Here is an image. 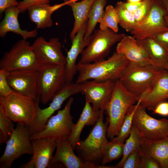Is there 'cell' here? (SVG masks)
<instances>
[{"label": "cell", "mask_w": 168, "mask_h": 168, "mask_svg": "<svg viewBox=\"0 0 168 168\" xmlns=\"http://www.w3.org/2000/svg\"><path fill=\"white\" fill-rule=\"evenodd\" d=\"M130 62L123 54L116 51L106 60L84 64L78 63L76 67L78 75L75 82L82 84L90 79L116 81L119 79Z\"/></svg>", "instance_id": "obj_1"}, {"label": "cell", "mask_w": 168, "mask_h": 168, "mask_svg": "<svg viewBox=\"0 0 168 168\" xmlns=\"http://www.w3.org/2000/svg\"><path fill=\"white\" fill-rule=\"evenodd\" d=\"M139 100L127 90L119 80L115 81L111 97L103 109L108 117L107 137L111 140L118 135L128 110Z\"/></svg>", "instance_id": "obj_2"}, {"label": "cell", "mask_w": 168, "mask_h": 168, "mask_svg": "<svg viewBox=\"0 0 168 168\" xmlns=\"http://www.w3.org/2000/svg\"><path fill=\"white\" fill-rule=\"evenodd\" d=\"M160 68L152 63L130 62L119 80L129 92L142 100L151 89Z\"/></svg>", "instance_id": "obj_3"}, {"label": "cell", "mask_w": 168, "mask_h": 168, "mask_svg": "<svg viewBox=\"0 0 168 168\" xmlns=\"http://www.w3.org/2000/svg\"><path fill=\"white\" fill-rule=\"evenodd\" d=\"M104 111L100 114L89 135L84 140L77 144L75 149L78 156L84 162L96 165L97 168H106L101 165L102 160V148L108 141L106 134L108 122H104Z\"/></svg>", "instance_id": "obj_4"}, {"label": "cell", "mask_w": 168, "mask_h": 168, "mask_svg": "<svg viewBox=\"0 0 168 168\" xmlns=\"http://www.w3.org/2000/svg\"><path fill=\"white\" fill-rule=\"evenodd\" d=\"M14 91L5 97H0V108L5 115L13 122L29 126L35 114L37 102Z\"/></svg>", "instance_id": "obj_5"}, {"label": "cell", "mask_w": 168, "mask_h": 168, "mask_svg": "<svg viewBox=\"0 0 168 168\" xmlns=\"http://www.w3.org/2000/svg\"><path fill=\"white\" fill-rule=\"evenodd\" d=\"M125 35L118 33L108 28L104 30H95L91 36L89 43L81 53L78 63L84 64L99 61L104 59L111 47L119 42Z\"/></svg>", "instance_id": "obj_6"}, {"label": "cell", "mask_w": 168, "mask_h": 168, "mask_svg": "<svg viewBox=\"0 0 168 168\" xmlns=\"http://www.w3.org/2000/svg\"><path fill=\"white\" fill-rule=\"evenodd\" d=\"M37 89L43 105L51 100L66 83L64 66L53 63L40 64L38 69Z\"/></svg>", "instance_id": "obj_7"}, {"label": "cell", "mask_w": 168, "mask_h": 168, "mask_svg": "<svg viewBox=\"0 0 168 168\" xmlns=\"http://www.w3.org/2000/svg\"><path fill=\"white\" fill-rule=\"evenodd\" d=\"M39 63L31 45L26 40L17 41L0 61V69L7 72L24 69H39Z\"/></svg>", "instance_id": "obj_8"}, {"label": "cell", "mask_w": 168, "mask_h": 168, "mask_svg": "<svg viewBox=\"0 0 168 168\" xmlns=\"http://www.w3.org/2000/svg\"><path fill=\"white\" fill-rule=\"evenodd\" d=\"M30 136L28 126L17 123L0 158V168H11L13 162L22 155L33 154Z\"/></svg>", "instance_id": "obj_9"}, {"label": "cell", "mask_w": 168, "mask_h": 168, "mask_svg": "<svg viewBox=\"0 0 168 168\" xmlns=\"http://www.w3.org/2000/svg\"><path fill=\"white\" fill-rule=\"evenodd\" d=\"M82 89V84L72 82L66 83L55 95L48 107L41 109L39 106L40 101H38L35 117L29 126L30 136L43 130L48 120L54 112L60 109L64 101L72 96L81 92Z\"/></svg>", "instance_id": "obj_10"}, {"label": "cell", "mask_w": 168, "mask_h": 168, "mask_svg": "<svg viewBox=\"0 0 168 168\" xmlns=\"http://www.w3.org/2000/svg\"><path fill=\"white\" fill-rule=\"evenodd\" d=\"M73 100L72 97L69 98L64 108L58 110L56 115L51 116L43 130L31 136L30 140L44 138L56 140L68 138L75 124L70 113Z\"/></svg>", "instance_id": "obj_11"}, {"label": "cell", "mask_w": 168, "mask_h": 168, "mask_svg": "<svg viewBox=\"0 0 168 168\" xmlns=\"http://www.w3.org/2000/svg\"><path fill=\"white\" fill-rule=\"evenodd\" d=\"M166 14L160 0H152L151 10L146 18L138 24L130 33L137 39L153 38L157 34L168 30L164 19Z\"/></svg>", "instance_id": "obj_12"}, {"label": "cell", "mask_w": 168, "mask_h": 168, "mask_svg": "<svg viewBox=\"0 0 168 168\" xmlns=\"http://www.w3.org/2000/svg\"><path fill=\"white\" fill-rule=\"evenodd\" d=\"M146 108L139 105L135 112L133 124L141 136L154 140L168 136V119H156L150 116Z\"/></svg>", "instance_id": "obj_13"}, {"label": "cell", "mask_w": 168, "mask_h": 168, "mask_svg": "<svg viewBox=\"0 0 168 168\" xmlns=\"http://www.w3.org/2000/svg\"><path fill=\"white\" fill-rule=\"evenodd\" d=\"M38 70H18L7 72V81L14 91L35 100L40 98L37 83Z\"/></svg>", "instance_id": "obj_14"}, {"label": "cell", "mask_w": 168, "mask_h": 168, "mask_svg": "<svg viewBox=\"0 0 168 168\" xmlns=\"http://www.w3.org/2000/svg\"><path fill=\"white\" fill-rule=\"evenodd\" d=\"M115 84V81L110 80L87 81L82 83L81 93L94 109L103 110L111 97Z\"/></svg>", "instance_id": "obj_15"}, {"label": "cell", "mask_w": 168, "mask_h": 168, "mask_svg": "<svg viewBox=\"0 0 168 168\" xmlns=\"http://www.w3.org/2000/svg\"><path fill=\"white\" fill-rule=\"evenodd\" d=\"M40 64L53 63L65 66L66 57L62 51V45L59 39L53 38L49 41L42 37L37 38L31 45Z\"/></svg>", "instance_id": "obj_16"}, {"label": "cell", "mask_w": 168, "mask_h": 168, "mask_svg": "<svg viewBox=\"0 0 168 168\" xmlns=\"http://www.w3.org/2000/svg\"><path fill=\"white\" fill-rule=\"evenodd\" d=\"M56 152L49 166L57 163H63L67 168H96V165L83 161L74 153L68 138L56 140Z\"/></svg>", "instance_id": "obj_17"}, {"label": "cell", "mask_w": 168, "mask_h": 168, "mask_svg": "<svg viewBox=\"0 0 168 168\" xmlns=\"http://www.w3.org/2000/svg\"><path fill=\"white\" fill-rule=\"evenodd\" d=\"M87 21L84 23L71 41L72 45L66 57L64 68L67 83L72 82L74 76L77 72L76 67L77 58L84 48L88 45L90 40L91 36L87 39L84 38Z\"/></svg>", "instance_id": "obj_18"}, {"label": "cell", "mask_w": 168, "mask_h": 168, "mask_svg": "<svg viewBox=\"0 0 168 168\" xmlns=\"http://www.w3.org/2000/svg\"><path fill=\"white\" fill-rule=\"evenodd\" d=\"M168 99V71L160 68L150 91L141 100V104L153 110L159 103Z\"/></svg>", "instance_id": "obj_19"}, {"label": "cell", "mask_w": 168, "mask_h": 168, "mask_svg": "<svg viewBox=\"0 0 168 168\" xmlns=\"http://www.w3.org/2000/svg\"><path fill=\"white\" fill-rule=\"evenodd\" d=\"M31 141L33 153L30 160L35 168L49 167L56 148V140L52 138H44Z\"/></svg>", "instance_id": "obj_20"}, {"label": "cell", "mask_w": 168, "mask_h": 168, "mask_svg": "<svg viewBox=\"0 0 168 168\" xmlns=\"http://www.w3.org/2000/svg\"><path fill=\"white\" fill-rule=\"evenodd\" d=\"M79 0H64L63 2L50 6L49 3L32 6L28 8V17L36 26V28L44 29L51 27L53 24L51 18L55 11L70 3Z\"/></svg>", "instance_id": "obj_21"}, {"label": "cell", "mask_w": 168, "mask_h": 168, "mask_svg": "<svg viewBox=\"0 0 168 168\" xmlns=\"http://www.w3.org/2000/svg\"><path fill=\"white\" fill-rule=\"evenodd\" d=\"M4 12V17L0 23L1 37H5L9 32L20 35L22 36L23 39L25 40L37 36L38 34L37 29L28 31L21 28L18 21V16L21 12L17 6L8 8L5 10Z\"/></svg>", "instance_id": "obj_22"}, {"label": "cell", "mask_w": 168, "mask_h": 168, "mask_svg": "<svg viewBox=\"0 0 168 168\" xmlns=\"http://www.w3.org/2000/svg\"><path fill=\"white\" fill-rule=\"evenodd\" d=\"M141 153L153 158L160 168L168 167V136L157 140H149L141 136Z\"/></svg>", "instance_id": "obj_23"}, {"label": "cell", "mask_w": 168, "mask_h": 168, "mask_svg": "<svg viewBox=\"0 0 168 168\" xmlns=\"http://www.w3.org/2000/svg\"><path fill=\"white\" fill-rule=\"evenodd\" d=\"M116 51L123 54L130 62L144 64L152 63L144 49L133 36L125 35L118 42Z\"/></svg>", "instance_id": "obj_24"}, {"label": "cell", "mask_w": 168, "mask_h": 168, "mask_svg": "<svg viewBox=\"0 0 168 168\" xmlns=\"http://www.w3.org/2000/svg\"><path fill=\"white\" fill-rule=\"evenodd\" d=\"M94 109L91 104L86 100L84 106L76 124H75L68 138L74 150L80 141V136L85 126L94 125L100 114L101 110Z\"/></svg>", "instance_id": "obj_25"}, {"label": "cell", "mask_w": 168, "mask_h": 168, "mask_svg": "<svg viewBox=\"0 0 168 168\" xmlns=\"http://www.w3.org/2000/svg\"><path fill=\"white\" fill-rule=\"evenodd\" d=\"M136 39L147 53L151 63L163 68L168 58V52L166 49L153 38Z\"/></svg>", "instance_id": "obj_26"}, {"label": "cell", "mask_w": 168, "mask_h": 168, "mask_svg": "<svg viewBox=\"0 0 168 168\" xmlns=\"http://www.w3.org/2000/svg\"><path fill=\"white\" fill-rule=\"evenodd\" d=\"M95 0H82L74 1L69 4L72 11L75 21L73 28L70 34L72 40L80 28L86 22L91 7Z\"/></svg>", "instance_id": "obj_27"}, {"label": "cell", "mask_w": 168, "mask_h": 168, "mask_svg": "<svg viewBox=\"0 0 168 168\" xmlns=\"http://www.w3.org/2000/svg\"><path fill=\"white\" fill-rule=\"evenodd\" d=\"M106 3L107 0H95L94 2L89 15L84 39H87L92 35L99 20L104 14V8Z\"/></svg>", "instance_id": "obj_28"}, {"label": "cell", "mask_w": 168, "mask_h": 168, "mask_svg": "<svg viewBox=\"0 0 168 168\" xmlns=\"http://www.w3.org/2000/svg\"><path fill=\"white\" fill-rule=\"evenodd\" d=\"M124 142L117 141H108L102 148V160L101 165H105L123 156Z\"/></svg>", "instance_id": "obj_29"}, {"label": "cell", "mask_w": 168, "mask_h": 168, "mask_svg": "<svg viewBox=\"0 0 168 168\" xmlns=\"http://www.w3.org/2000/svg\"><path fill=\"white\" fill-rule=\"evenodd\" d=\"M140 99L135 105H133L128 109L125 116L124 120L118 135L111 140V141L124 142L125 139L129 137L133 125V115L136 109L141 103Z\"/></svg>", "instance_id": "obj_30"}, {"label": "cell", "mask_w": 168, "mask_h": 168, "mask_svg": "<svg viewBox=\"0 0 168 168\" xmlns=\"http://www.w3.org/2000/svg\"><path fill=\"white\" fill-rule=\"evenodd\" d=\"M141 142V136L133 124L130 134L124 144L122 158L115 168H123L129 154L134 150L140 147Z\"/></svg>", "instance_id": "obj_31"}, {"label": "cell", "mask_w": 168, "mask_h": 168, "mask_svg": "<svg viewBox=\"0 0 168 168\" xmlns=\"http://www.w3.org/2000/svg\"><path fill=\"white\" fill-rule=\"evenodd\" d=\"M119 19L114 7L108 5L106 7L103 17L98 21L100 29L104 30L109 28L114 32L118 33Z\"/></svg>", "instance_id": "obj_32"}, {"label": "cell", "mask_w": 168, "mask_h": 168, "mask_svg": "<svg viewBox=\"0 0 168 168\" xmlns=\"http://www.w3.org/2000/svg\"><path fill=\"white\" fill-rule=\"evenodd\" d=\"M114 8L118 16L119 24L126 31L131 33L137 24L133 13L124 8L119 2Z\"/></svg>", "instance_id": "obj_33"}, {"label": "cell", "mask_w": 168, "mask_h": 168, "mask_svg": "<svg viewBox=\"0 0 168 168\" xmlns=\"http://www.w3.org/2000/svg\"><path fill=\"white\" fill-rule=\"evenodd\" d=\"M15 128L12 121L4 114L0 108V143H6Z\"/></svg>", "instance_id": "obj_34"}, {"label": "cell", "mask_w": 168, "mask_h": 168, "mask_svg": "<svg viewBox=\"0 0 168 168\" xmlns=\"http://www.w3.org/2000/svg\"><path fill=\"white\" fill-rule=\"evenodd\" d=\"M152 2V0H144L141 6L133 13L137 24L141 23L148 15L151 10Z\"/></svg>", "instance_id": "obj_35"}, {"label": "cell", "mask_w": 168, "mask_h": 168, "mask_svg": "<svg viewBox=\"0 0 168 168\" xmlns=\"http://www.w3.org/2000/svg\"><path fill=\"white\" fill-rule=\"evenodd\" d=\"M141 159V148L133 150L127 157L123 168H138Z\"/></svg>", "instance_id": "obj_36"}, {"label": "cell", "mask_w": 168, "mask_h": 168, "mask_svg": "<svg viewBox=\"0 0 168 168\" xmlns=\"http://www.w3.org/2000/svg\"><path fill=\"white\" fill-rule=\"evenodd\" d=\"M7 72L0 69V97L7 96L14 91L7 81Z\"/></svg>", "instance_id": "obj_37"}, {"label": "cell", "mask_w": 168, "mask_h": 168, "mask_svg": "<svg viewBox=\"0 0 168 168\" xmlns=\"http://www.w3.org/2000/svg\"><path fill=\"white\" fill-rule=\"evenodd\" d=\"M141 161L138 168H160V166L153 158L141 153Z\"/></svg>", "instance_id": "obj_38"}, {"label": "cell", "mask_w": 168, "mask_h": 168, "mask_svg": "<svg viewBox=\"0 0 168 168\" xmlns=\"http://www.w3.org/2000/svg\"><path fill=\"white\" fill-rule=\"evenodd\" d=\"M51 0H23L19 2L17 6L21 13H24L30 7L36 5L49 3Z\"/></svg>", "instance_id": "obj_39"}, {"label": "cell", "mask_w": 168, "mask_h": 168, "mask_svg": "<svg viewBox=\"0 0 168 168\" xmlns=\"http://www.w3.org/2000/svg\"><path fill=\"white\" fill-rule=\"evenodd\" d=\"M168 52V30L159 33L154 38Z\"/></svg>", "instance_id": "obj_40"}, {"label": "cell", "mask_w": 168, "mask_h": 168, "mask_svg": "<svg viewBox=\"0 0 168 168\" xmlns=\"http://www.w3.org/2000/svg\"><path fill=\"white\" fill-rule=\"evenodd\" d=\"M153 110L154 114L164 116H168V102L165 101L159 103Z\"/></svg>", "instance_id": "obj_41"}, {"label": "cell", "mask_w": 168, "mask_h": 168, "mask_svg": "<svg viewBox=\"0 0 168 168\" xmlns=\"http://www.w3.org/2000/svg\"><path fill=\"white\" fill-rule=\"evenodd\" d=\"M19 2L16 0H0V13L2 14L7 8L17 6Z\"/></svg>", "instance_id": "obj_42"}, {"label": "cell", "mask_w": 168, "mask_h": 168, "mask_svg": "<svg viewBox=\"0 0 168 168\" xmlns=\"http://www.w3.org/2000/svg\"><path fill=\"white\" fill-rule=\"evenodd\" d=\"M142 2L139 3H131L120 1L119 2L125 9L133 13L141 6Z\"/></svg>", "instance_id": "obj_43"}, {"label": "cell", "mask_w": 168, "mask_h": 168, "mask_svg": "<svg viewBox=\"0 0 168 168\" xmlns=\"http://www.w3.org/2000/svg\"><path fill=\"white\" fill-rule=\"evenodd\" d=\"M160 0L166 11L164 19L166 25L168 26V0Z\"/></svg>", "instance_id": "obj_44"}, {"label": "cell", "mask_w": 168, "mask_h": 168, "mask_svg": "<svg viewBox=\"0 0 168 168\" xmlns=\"http://www.w3.org/2000/svg\"><path fill=\"white\" fill-rule=\"evenodd\" d=\"M127 2L131 3H139L142 2L144 0H126Z\"/></svg>", "instance_id": "obj_45"}, {"label": "cell", "mask_w": 168, "mask_h": 168, "mask_svg": "<svg viewBox=\"0 0 168 168\" xmlns=\"http://www.w3.org/2000/svg\"><path fill=\"white\" fill-rule=\"evenodd\" d=\"M163 68L165 69L168 71V58L166 63L163 67Z\"/></svg>", "instance_id": "obj_46"}, {"label": "cell", "mask_w": 168, "mask_h": 168, "mask_svg": "<svg viewBox=\"0 0 168 168\" xmlns=\"http://www.w3.org/2000/svg\"></svg>", "instance_id": "obj_47"}, {"label": "cell", "mask_w": 168, "mask_h": 168, "mask_svg": "<svg viewBox=\"0 0 168 168\" xmlns=\"http://www.w3.org/2000/svg\"></svg>", "instance_id": "obj_48"}]
</instances>
